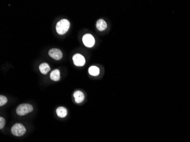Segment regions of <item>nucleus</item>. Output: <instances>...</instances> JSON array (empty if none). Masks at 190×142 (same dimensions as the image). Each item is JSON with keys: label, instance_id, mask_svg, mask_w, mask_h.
Returning <instances> with one entry per match:
<instances>
[{"label": "nucleus", "instance_id": "1", "mask_svg": "<svg viewBox=\"0 0 190 142\" xmlns=\"http://www.w3.org/2000/svg\"><path fill=\"white\" fill-rule=\"evenodd\" d=\"M70 23L67 19H63L57 23L56 26V32L59 35H63L67 32L70 28Z\"/></svg>", "mask_w": 190, "mask_h": 142}, {"label": "nucleus", "instance_id": "2", "mask_svg": "<svg viewBox=\"0 0 190 142\" xmlns=\"http://www.w3.org/2000/svg\"><path fill=\"white\" fill-rule=\"evenodd\" d=\"M33 110V106L28 103H22L18 105L16 109V113L18 115L24 116L31 113Z\"/></svg>", "mask_w": 190, "mask_h": 142}, {"label": "nucleus", "instance_id": "3", "mask_svg": "<svg viewBox=\"0 0 190 142\" xmlns=\"http://www.w3.org/2000/svg\"><path fill=\"white\" fill-rule=\"evenodd\" d=\"M26 132V128L21 123H15L11 128V134L15 136H22L25 134Z\"/></svg>", "mask_w": 190, "mask_h": 142}, {"label": "nucleus", "instance_id": "4", "mask_svg": "<svg viewBox=\"0 0 190 142\" xmlns=\"http://www.w3.org/2000/svg\"><path fill=\"white\" fill-rule=\"evenodd\" d=\"M83 42L85 46L87 47H92L93 46L95 43V39L94 37L90 34H87L83 36Z\"/></svg>", "mask_w": 190, "mask_h": 142}, {"label": "nucleus", "instance_id": "5", "mask_svg": "<svg viewBox=\"0 0 190 142\" xmlns=\"http://www.w3.org/2000/svg\"><path fill=\"white\" fill-rule=\"evenodd\" d=\"M72 60L75 65L79 67H82L85 63L84 57L80 53H76L72 57Z\"/></svg>", "mask_w": 190, "mask_h": 142}, {"label": "nucleus", "instance_id": "6", "mask_svg": "<svg viewBox=\"0 0 190 142\" xmlns=\"http://www.w3.org/2000/svg\"><path fill=\"white\" fill-rule=\"evenodd\" d=\"M49 55L50 56L56 61L60 60L63 57V53L62 51L58 48L51 49L49 52Z\"/></svg>", "mask_w": 190, "mask_h": 142}, {"label": "nucleus", "instance_id": "7", "mask_svg": "<svg viewBox=\"0 0 190 142\" xmlns=\"http://www.w3.org/2000/svg\"><path fill=\"white\" fill-rule=\"evenodd\" d=\"M74 98L76 103H80L84 99V94L80 90H76L74 92Z\"/></svg>", "mask_w": 190, "mask_h": 142}, {"label": "nucleus", "instance_id": "8", "mask_svg": "<svg viewBox=\"0 0 190 142\" xmlns=\"http://www.w3.org/2000/svg\"><path fill=\"white\" fill-rule=\"evenodd\" d=\"M56 113L59 117L63 118L67 115V109L64 107L60 106L56 109Z\"/></svg>", "mask_w": 190, "mask_h": 142}, {"label": "nucleus", "instance_id": "9", "mask_svg": "<svg viewBox=\"0 0 190 142\" xmlns=\"http://www.w3.org/2000/svg\"><path fill=\"white\" fill-rule=\"evenodd\" d=\"M96 27L99 31H102L105 30L107 27V24L104 19H100L96 22Z\"/></svg>", "mask_w": 190, "mask_h": 142}, {"label": "nucleus", "instance_id": "10", "mask_svg": "<svg viewBox=\"0 0 190 142\" xmlns=\"http://www.w3.org/2000/svg\"><path fill=\"white\" fill-rule=\"evenodd\" d=\"M50 77L51 80L54 81H58L60 80V71L59 69H55L52 71L50 75Z\"/></svg>", "mask_w": 190, "mask_h": 142}, {"label": "nucleus", "instance_id": "11", "mask_svg": "<svg viewBox=\"0 0 190 142\" xmlns=\"http://www.w3.org/2000/svg\"><path fill=\"white\" fill-rule=\"evenodd\" d=\"M39 68L40 72L44 75H46L50 71L49 65L46 63H43L39 65Z\"/></svg>", "mask_w": 190, "mask_h": 142}, {"label": "nucleus", "instance_id": "12", "mask_svg": "<svg viewBox=\"0 0 190 142\" xmlns=\"http://www.w3.org/2000/svg\"><path fill=\"white\" fill-rule=\"evenodd\" d=\"M88 72L90 75L93 76H97L100 73V69L99 68L96 66H91L89 68Z\"/></svg>", "mask_w": 190, "mask_h": 142}, {"label": "nucleus", "instance_id": "13", "mask_svg": "<svg viewBox=\"0 0 190 142\" xmlns=\"http://www.w3.org/2000/svg\"><path fill=\"white\" fill-rule=\"evenodd\" d=\"M7 102V98L4 96H0V106H2Z\"/></svg>", "mask_w": 190, "mask_h": 142}, {"label": "nucleus", "instance_id": "14", "mask_svg": "<svg viewBox=\"0 0 190 142\" xmlns=\"http://www.w3.org/2000/svg\"><path fill=\"white\" fill-rule=\"evenodd\" d=\"M5 120L4 118L1 117L0 118V129H2L5 126Z\"/></svg>", "mask_w": 190, "mask_h": 142}]
</instances>
